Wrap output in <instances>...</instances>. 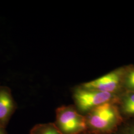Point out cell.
<instances>
[{
    "label": "cell",
    "instance_id": "obj_13",
    "mask_svg": "<svg viewBox=\"0 0 134 134\" xmlns=\"http://www.w3.org/2000/svg\"></svg>",
    "mask_w": 134,
    "mask_h": 134
},
{
    "label": "cell",
    "instance_id": "obj_10",
    "mask_svg": "<svg viewBox=\"0 0 134 134\" xmlns=\"http://www.w3.org/2000/svg\"><path fill=\"white\" fill-rule=\"evenodd\" d=\"M134 81V70L131 72L129 74L127 79V81Z\"/></svg>",
    "mask_w": 134,
    "mask_h": 134
},
{
    "label": "cell",
    "instance_id": "obj_5",
    "mask_svg": "<svg viewBox=\"0 0 134 134\" xmlns=\"http://www.w3.org/2000/svg\"><path fill=\"white\" fill-rule=\"evenodd\" d=\"M120 81L119 74L112 72L94 81L85 83L82 87L86 89L112 93L118 88Z\"/></svg>",
    "mask_w": 134,
    "mask_h": 134
},
{
    "label": "cell",
    "instance_id": "obj_3",
    "mask_svg": "<svg viewBox=\"0 0 134 134\" xmlns=\"http://www.w3.org/2000/svg\"><path fill=\"white\" fill-rule=\"evenodd\" d=\"M73 96L77 109L87 113L96 107L109 102L113 97L112 93L86 89L82 86L74 90Z\"/></svg>",
    "mask_w": 134,
    "mask_h": 134
},
{
    "label": "cell",
    "instance_id": "obj_9",
    "mask_svg": "<svg viewBox=\"0 0 134 134\" xmlns=\"http://www.w3.org/2000/svg\"><path fill=\"white\" fill-rule=\"evenodd\" d=\"M125 113L128 115H134V105L123 109Z\"/></svg>",
    "mask_w": 134,
    "mask_h": 134
},
{
    "label": "cell",
    "instance_id": "obj_11",
    "mask_svg": "<svg viewBox=\"0 0 134 134\" xmlns=\"http://www.w3.org/2000/svg\"><path fill=\"white\" fill-rule=\"evenodd\" d=\"M126 83L128 87H129L130 88L134 89V81H126Z\"/></svg>",
    "mask_w": 134,
    "mask_h": 134
},
{
    "label": "cell",
    "instance_id": "obj_6",
    "mask_svg": "<svg viewBox=\"0 0 134 134\" xmlns=\"http://www.w3.org/2000/svg\"><path fill=\"white\" fill-rule=\"evenodd\" d=\"M30 134H63L54 123L35 125L30 131Z\"/></svg>",
    "mask_w": 134,
    "mask_h": 134
},
{
    "label": "cell",
    "instance_id": "obj_12",
    "mask_svg": "<svg viewBox=\"0 0 134 134\" xmlns=\"http://www.w3.org/2000/svg\"><path fill=\"white\" fill-rule=\"evenodd\" d=\"M0 134H8L5 131V129L1 126H0Z\"/></svg>",
    "mask_w": 134,
    "mask_h": 134
},
{
    "label": "cell",
    "instance_id": "obj_1",
    "mask_svg": "<svg viewBox=\"0 0 134 134\" xmlns=\"http://www.w3.org/2000/svg\"><path fill=\"white\" fill-rule=\"evenodd\" d=\"M86 117L87 129L96 133L110 132L121 121L117 108L109 102L96 107Z\"/></svg>",
    "mask_w": 134,
    "mask_h": 134
},
{
    "label": "cell",
    "instance_id": "obj_7",
    "mask_svg": "<svg viewBox=\"0 0 134 134\" xmlns=\"http://www.w3.org/2000/svg\"><path fill=\"white\" fill-rule=\"evenodd\" d=\"M134 105V93L127 96L123 101V109Z\"/></svg>",
    "mask_w": 134,
    "mask_h": 134
},
{
    "label": "cell",
    "instance_id": "obj_4",
    "mask_svg": "<svg viewBox=\"0 0 134 134\" xmlns=\"http://www.w3.org/2000/svg\"><path fill=\"white\" fill-rule=\"evenodd\" d=\"M16 106L10 88L0 86V126L5 129Z\"/></svg>",
    "mask_w": 134,
    "mask_h": 134
},
{
    "label": "cell",
    "instance_id": "obj_8",
    "mask_svg": "<svg viewBox=\"0 0 134 134\" xmlns=\"http://www.w3.org/2000/svg\"><path fill=\"white\" fill-rule=\"evenodd\" d=\"M121 134H134V124L131 125L125 128Z\"/></svg>",
    "mask_w": 134,
    "mask_h": 134
},
{
    "label": "cell",
    "instance_id": "obj_2",
    "mask_svg": "<svg viewBox=\"0 0 134 134\" xmlns=\"http://www.w3.org/2000/svg\"><path fill=\"white\" fill-rule=\"evenodd\" d=\"M54 123L63 134H81L87 129L86 117L72 106L58 108Z\"/></svg>",
    "mask_w": 134,
    "mask_h": 134
}]
</instances>
